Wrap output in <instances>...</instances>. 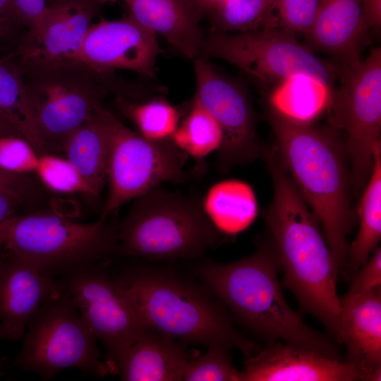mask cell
Listing matches in <instances>:
<instances>
[{
  "label": "cell",
  "instance_id": "6da1fadb",
  "mask_svg": "<svg viewBox=\"0 0 381 381\" xmlns=\"http://www.w3.org/2000/svg\"><path fill=\"white\" fill-rule=\"evenodd\" d=\"M274 194L264 212L283 285L301 310L318 318L341 343V301L337 291L340 270L321 225L283 165L276 148L264 151Z\"/></svg>",
  "mask_w": 381,
  "mask_h": 381
},
{
  "label": "cell",
  "instance_id": "7a4b0ae2",
  "mask_svg": "<svg viewBox=\"0 0 381 381\" xmlns=\"http://www.w3.org/2000/svg\"><path fill=\"white\" fill-rule=\"evenodd\" d=\"M281 271L270 241L242 259L195 266L194 272L229 310L231 318L270 344L282 341L339 360L331 339L310 327L286 302L278 278Z\"/></svg>",
  "mask_w": 381,
  "mask_h": 381
},
{
  "label": "cell",
  "instance_id": "3957f363",
  "mask_svg": "<svg viewBox=\"0 0 381 381\" xmlns=\"http://www.w3.org/2000/svg\"><path fill=\"white\" fill-rule=\"evenodd\" d=\"M279 158L302 197L318 218L334 260L344 274L354 224L352 189L344 140L335 128L300 123L270 108Z\"/></svg>",
  "mask_w": 381,
  "mask_h": 381
},
{
  "label": "cell",
  "instance_id": "277c9868",
  "mask_svg": "<svg viewBox=\"0 0 381 381\" xmlns=\"http://www.w3.org/2000/svg\"><path fill=\"white\" fill-rule=\"evenodd\" d=\"M114 278L152 332L185 344L237 349L246 358L262 348L234 327L226 308L205 285L155 267L132 268Z\"/></svg>",
  "mask_w": 381,
  "mask_h": 381
},
{
  "label": "cell",
  "instance_id": "5b68a950",
  "mask_svg": "<svg viewBox=\"0 0 381 381\" xmlns=\"http://www.w3.org/2000/svg\"><path fill=\"white\" fill-rule=\"evenodd\" d=\"M222 235L202 200L157 188L135 198L118 224L119 255L155 261L200 258Z\"/></svg>",
  "mask_w": 381,
  "mask_h": 381
},
{
  "label": "cell",
  "instance_id": "8992f818",
  "mask_svg": "<svg viewBox=\"0 0 381 381\" xmlns=\"http://www.w3.org/2000/svg\"><path fill=\"white\" fill-rule=\"evenodd\" d=\"M0 243L4 250L59 279L119 255L118 224L102 217L79 223L54 214H15L0 223Z\"/></svg>",
  "mask_w": 381,
  "mask_h": 381
},
{
  "label": "cell",
  "instance_id": "52a82bcc",
  "mask_svg": "<svg viewBox=\"0 0 381 381\" xmlns=\"http://www.w3.org/2000/svg\"><path fill=\"white\" fill-rule=\"evenodd\" d=\"M22 339V347L11 365L42 380H51L68 368L99 378L111 374L97 339L62 283L30 318Z\"/></svg>",
  "mask_w": 381,
  "mask_h": 381
},
{
  "label": "cell",
  "instance_id": "ba28073f",
  "mask_svg": "<svg viewBox=\"0 0 381 381\" xmlns=\"http://www.w3.org/2000/svg\"><path fill=\"white\" fill-rule=\"evenodd\" d=\"M335 66L340 86L332 90L327 111L332 128L346 134L351 187L358 197L370 176L375 149L381 144V49H374L364 60Z\"/></svg>",
  "mask_w": 381,
  "mask_h": 381
},
{
  "label": "cell",
  "instance_id": "9c48e42d",
  "mask_svg": "<svg viewBox=\"0 0 381 381\" xmlns=\"http://www.w3.org/2000/svg\"><path fill=\"white\" fill-rule=\"evenodd\" d=\"M33 106L46 147H60L85 122L111 89L110 73H97L75 62L17 65Z\"/></svg>",
  "mask_w": 381,
  "mask_h": 381
},
{
  "label": "cell",
  "instance_id": "30bf717a",
  "mask_svg": "<svg viewBox=\"0 0 381 381\" xmlns=\"http://www.w3.org/2000/svg\"><path fill=\"white\" fill-rule=\"evenodd\" d=\"M109 135L108 196L100 217H109L126 202L164 182L181 183L188 156L171 141L155 142L123 124L104 107Z\"/></svg>",
  "mask_w": 381,
  "mask_h": 381
},
{
  "label": "cell",
  "instance_id": "8fae6325",
  "mask_svg": "<svg viewBox=\"0 0 381 381\" xmlns=\"http://www.w3.org/2000/svg\"><path fill=\"white\" fill-rule=\"evenodd\" d=\"M295 35L277 28L214 32L204 38L200 56L226 61L264 83L277 84L291 75L306 74L331 85L337 76L335 64L317 56Z\"/></svg>",
  "mask_w": 381,
  "mask_h": 381
},
{
  "label": "cell",
  "instance_id": "7c38bea8",
  "mask_svg": "<svg viewBox=\"0 0 381 381\" xmlns=\"http://www.w3.org/2000/svg\"><path fill=\"white\" fill-rule=\"evenodd\" d=\"M95 265L60 278L89 330L104 348V361L111 374L131 344L148 329L105 268ZM150 330V329H149Z\"/></svg>",
  "mask_w": 381,
  "mask_h": 381
},
{
  "label": "cell",
  "instance_id": "4fadbf2b",
  "mask_svg": "<svg viewBox=\"0 0 381 381\" xmlns=\"http://www.w3.org/2000/svg\"><path fill=\"white\" fill-rule=\"evenodd\" d=\"M195 97L214 117L223 133L217 152L219 170L251 162L262 157L255 130V113L246 92L236 82L219 73L205 59H194Z\"/></svg>",
  "mask_w": 381,
  "mask_h": 381
},
{
  "label": "cell",
  "instance_id": "5bb4252c",
  "mask_svg": "<svg viewBox=\"0 0 381 381\" xmlns=\"http://www.w3.org/2000/svg\"><path fill=\"white\" fill-rule=\"evenodd\" d=\"M158 53L156 35L127 17L92 23L78 61L100 73L125 69L153 78Z\"/></svg>",
  "mask_w": 381,
  "mask_h": 381
},
{
  "label": "cell",
  "instance_id": "9a60e30c",
  "mask_svg": "<svg viewBox=\"0 0 381 381\" xmlns=\"http://www.w3.org/2000/svg\"><path fill=\"white\" fill-rule=\"evenodd\" d=\"M97 4L93 0H49L40 33L24 39L15 52L7 55L20 66L79 61Z\"/></svg>",
  "mask_w": 381,
  "mask_h": 381
},
{
  "label": "cell",
  "instance_id": "2e32d148",
  "mask_svg": "<svg viewBox=\"0 0 381 381\" xmlns=\"http://www.w3.org/2000/svg\"><path fill=\"white\" fill-rule=\"evenodd\" d=\"M240 381H355L361 372L347 361L277 341L246 358Z\"/></svg>",
  "mask_w": 381,
  "mask_h": 381
},
{
  "label": "cell",
  "instance_id": "e0dca14e",
  "mask_svg": "<svg viewBox=\"0 0 381 381\" xmlns=\"http://www.w3.org/2000/svg\"><path fill=\"white\" fill-rule=\"evenodd\" d=\"M6 251L0 255V325L8 340L16 341L23 338L30 318L61 282Z\"/></svg>",
  "mask_w": 381,
  "mask_h": 381
},
{
  "label": "cell",
  "instance_id": "ac0fdd59",
  "mask_svg": "<svg viewBox=\"0 0 381 381\" xmlns=\"http://www.w3.org/2000/svg\"><path fill=\"white\" fill-rule=\"evenodd\" d=\"M340 301V338L346 347V361L366 380L372 371L381 368V286Z\"/></svg>",
  "mask_w": 381,
  "mask_h": 381
},
{
  "label": "cell",
  "instance_id": "d6986e66",
  "mask_svg": "<svg viewBox=\"0 0 381 381\" xmlns=\"http://www.w3.org/2000/svg\"><path fill=\"white\" fill-rule=\"evenodd\" d=\"M128 16L154 35H161L181 55L195 59L204 40L202 14L190 0H126Z\"/></svg>",
  "mask_w": 381,
  "mask_h": 381
},
{
  "label": "cell",
  "instance_id": "ffe728a7",
  "mask_svg": "<svg viewBox=\"0 0 381 381\" xmlns=\"http://www.w3.org/2000/svg\"><path fill=\"white\" fill-rule=\"evenodd\" d=\"M368 30L361 0H322L305 37L310 49L331 55L337 64H348L361 60V45Z\"/></svg>",
  "mask_w": 381,
  "mask_h": 381
},
{
  "label": "cell",
  "instance_id": "44dd1931",
  "mask_svg": "<svg viewBox=\"0 0 381 381\" xmlns=\"http://www.w3.org/2000/svg\"><path fill=\"white\" fill-rule=\"evenodd\" d=\"M190 356L185 344L147 329L128 348L117 374L126 381H181Z\"/></svg>",
  "mask_w": 381,
  "mask_h": 381
},
{
  "label": "cell",
  "instance_id": "7402d4cb",
  "mask_svg": "<svg viewBox=\"0 0 381 381\" xmlns=\"http://www.w3.org/2000/svg\"><path fill=\"white\" fill-rule=\"evenodd\" d=\"M99 104L93 114L73 131L62 145L66 159L98 198L107 182L109 135Z\"/></svg>",
  "mask_w": 381,
  "mask_h": 381
},
{
  "label": "cell",
  "instance_id": "603a6c76",
  "mask_svg": "<svg viewBox=\"0 0 381 381\" xmlns=\"http://www.w3.org/2000/svg\"><path fill=\"white\" fill-rule=\"evenodd\" d=\"M330 85L306 74H296L276 84L269 97L270 109L290 121L313 123L328 109Z\"/></svg>",
  "mask_w": 381,
  "mask_h": 381
},
{
  "label": "cell",
  "instance_id": "cb8c5ba5",
  "mask_svg": "<svg viewBox=\"0 0 381 381\" xmlns=\"http://www.w3.org/2000/svg\"><path fill=\"white\" fill-rule=\"evenodd\" d=\"M202 203L207 217L222 234H236L246 229L258 213L253 189L237 179L212 186Z\"/></svg>",
  "mask_w": 381,
  "mask_h": 381
},
{
  "label": "cell",
  "instance_id": "d4e9b609",
  "mask_svg": "<svg viewBox=\"0 0 381 381\" xmlns=\"http://www.w3.org/2000/svg\"><path fill=\"white\" fill-rule=\"evenodd\" d=\"M374 155L373 167L357 210L359 229L349 247L345 277L367 261L381 238V144L375 147Z\"/></svg>",
  "mask_w": 381,
  "mask_h": 381
},
{
  "label": "cell",
  "instance_id": "484cf974",
  "mask_svg": "<svg viewBox=\"0 0 381 381\" xmlns=\"http://www.w3.org/2000/svg\"><path fill=\"white\" fill-rule=\"evenodd\" d=\"M0 114L40 155L46 149L37 128L35 110L16 63L0 55Z\"/></svg>",
  "mask_w": 381,
  "mask_h": 381
},
{
  "label": "cell",
  "instance_id": "4316f807",
  "mask_svg": "<svg viewBox=\"0 0 381 381\" xmlns=\"http://www.w3.org/2000/svg\"><path fill=\"white\" fill-rule=\"evenodd\" d=\"M171 141L195 161V172H202L205 159L222 144V130L214 117L194 97Z\"/></svg>",
  "mask_w": 381,
  "mask_h": 381
},
{
  "label": "cell",
  "instance_id": "83f0119b",
  "mask_svg": "<svg viewBox=\"0 0 381 381\" xmlns=\"http://www.w3.org/2000/svg\"><path fill=\"white\" fill-rule=\"evenodd\" d=\"M114 104L143 138L155 142L171 141L182 116L181 110L164 99L141 102L116 96Z\"/></svg>",
  "mask_w": 381,
  "mask_h": 381
},
{
  "label": "cell",
  "instance_id": "f1b7e54d",
  "mask_svg": "<svg viewBox=\"0 0 381 381\" xmlns=\"http://www.w3.org/2000/svg\"><path fill=\"white\" fill-rule=\"evenodd\" d=\"M272 0H228L211 13L214 32L233 33L260 29Z\"/></svg>",
  "mask_w": 381,
  "mask_h": 381
},
{
  "label": "cell",
  "instance_id": "f546056e",
  "mask_svg": "<svg viewBox=\"0 0 381 381\" xmlns=\"http://www.w3.org/2000/svg\"><path fill=\"white\" fill-rule=\"evenodd\" d=\"M322 0H272L260 29H283L306 35Z\"/></svg>",
  "mask_w": 381,
  "mask_h": 381
},
{
  "label": "cell",
  "instance_id": "4dcf8cb0",
  "mask_svg": "<svg viewBox=\"0 0 381 381\" xmlns=\"http://www.w3.org/2000/svg\"><path fill=\"white\" fill-rule=\"evenodd\" d=\"M35 172L42 182L54 192L80 193L95 198L83 177L66 158L48 154L40 155Z\"/></svg>",
  "mask_w": 381,
  "mask_h": 381
},
{
  "label": "cell",
  "instance_id": "1f68e13d",
  "mask_svg": "<svg viewBox=\"0 0 381 381\" xmlns=\"http://www.w3.org/2000/svg\"><path fill=\"white\" fill-rule=\"evenodd\" d=\"M229 351L221 347H210L205 353L191 355L183 380L240 381L241 371L233 365Z\"/></svg>",
  "mask_w": 381,
  "mask_h": 381
},
{
  "label": "cell",
  "instance_id": "d6a6232c",
  "mask_svg": "<svg viewBox=\"0 0 381 381\" xmlns=\"http://www.w3.org/2000/svg\"><path fill=\"white\" fill-rule=\"evenodd\" d=\"M40 155L32 145L20 136L0 138V167L20 174L35 171Z\"/></svg>",
  "mask_w": 381,
  "mask_h": 381
},
{
  "label": "cell",
  "instance_id": "836d02e7",
  "mask_svg": "<svg viewBox=\"0 0 381 381\" xmlns=\"http://www.w3.org/2000/svg\"><path fill=\"white\" fill-rule=\"evenodd\" d=\"M27 33L18 19L13 0H0V54L15 52Z\"/></svg>",
  "mask_w": 381,
  "mask_h": 381
},
{
  "label": "cell",
  "instance_id": "e575fe53",
  "mask_svg": "<svg viewBox=\"0 0 381 381\" xmlns=\"http://www.w3.org/2000/svg\"><path fill=\"white\" fill-rule=\"evenodd\" d=\"M346 294L350 298L367 293L381 286V248L377 246L370 258L353 274Z\"/></svg>",
  "mask_w": 381,
  "mask_h": 381
},
{
  "label": "cell",
  "instance_id": "d590c367",
  "mask_svg": "<svg viewBox=\"0 0 381 381\" xmlns=\"http://www.w3.org/2000/svg\"><path fill=\"white\" fill-rule=\"evenodd\" d=\"M13 1L16 15L27 30L24 39L35 37L40 33L44 22L47 0Z\"/></svg>",
  "mask_w": 381,
  "mask_h": 381
},
{
  "label": "cell",
  "instance_id": "8d00e7d4",
  "mask_svg": "<svg viewBox=\"0 0 381 381\" xmlns=\"http://www.w3.org/2000/svg\"><path fill=\"white\" fill-rule=\"evenodd\" d=\"M0 189L16 198L20 202L37 196L38 189L28 174H15L0 167Z\"/></svg>",
  "mask_w": 381,
  "mask_h": 381
},
{
  "label": "cell",
  "instance_id": "74e56055",
  "mask_svg": "<svg viewBox=\"0 0 381 381\" xmlns=\"http://www.w3.org/2000/svg\"><path fill=\"white\" fill-rule=\"evenodd\" d=\"M362 10L368 29L380 31L381 28V0H361Z\"/></svg>",
  "mask_w": 381,
  "mask_h": 381
},
{
  "label": "cell",
  "instance_id": "f35d334b",
  "mask_svg": "<svg viewBox=\"0 0 381 381\" xmlns=\"http://www.w3.org/2000/svg\"><path fill=\"white\" fill-rule=\"evenodd\" d=\"M20 203L13 195L0 189V223L15 215Z\"/></svg>",
  "mask_w": 381,
  "mask_h": 381
},
{
  "label": "cell",
  "instance_id": "ab89813d",
  "mask_svg": "<svg viewBox=\"0 0 381 381\" xmlns=\"http://www.w3.org/2000/svg\"><path fill=\"white\" fill-rule=\"evenodd\" d=\"M9 135L22 137L15 127L0 114V138Z\"/></svg>",
  "mask_w": 381,
  "mask_h": 381
},
{
  "label": "cell",
  "instance_id": "60d3db41",
  "mask_svg": "<svg viewBox=\"0 0 381 381\" xmlns=\"http://www.w3.org/2000/svg\"><path fill=\"white\" fill-rule=\"evenodd\" d=\"M198 11L204 15L210 12V5L209 0H190Z\"/></svg>",
  "mask_w": 381,
  "mask_h": 381
},
{
  "label": "cell",
  "instance_id": "b9f144b4",
  "mask_svg": "<svg viewBox=\"0 0 381 381\" xmlns=\"http://www.w3.org/2000/svg\"><path fill=\"white\" fill-rule=\"evenodd\" d=\"M8 360L9 358L8 356H0V377L4 375V367Z\"/></svg>",
  "mask_w": 381,
  "mask_h": 381
},
{
  "label": "cell",
  "instance_id": "7bdbcfd3",
  "mask_svg": "<svg viewBox=\"0 0 381 381\" xmlns=\"http://www.w3.org/2000/svg\"><path fill=\"white\" fill-rule=\"evenodd\" d=\"M226 1L228 0H209L210 5V13Z\"/></svg>",
  "mask_w": 381,
  "mask_h": 381
},
{
  "label": "cell",
  "instance_id": "ee69618b",
  "mask_svg": "<svg viewBox=\"0 0 381 381\" xmlns=\"http://www.w3.org/2000/svg\"><path fill=\"white\" fill-rule=\"evenodd\" d=\"M0 339H7L6 332H4L2 327L0 325Z\"/></svg>",
  "mask_w": 381,
  "mask_h": 381
},
{
  "label": "cell",
  "instance_id": "f6af8a7d",
  "mask_svg": "<svg viewBox=\"0 0 381 381\" xmlns=\"http://www.w3.org/2000/svg\"><path fill=\"white\" fill-rule=\"evenodd\" d=\"M97 3L99 2H107V1H115L116 0H93Z\"/></svg>",
  "mask_w": 381,
  "mask_h": 381
},
{
  "label": "cell",
  "instance_id": "bcb514c9",
  "mask_svg": "<svg viewBox=\"0 0 381 381\" xmlns=\"http://www.w3.org/2000/svg\"><path fill=\"white\" fill-rule=\"evenodd\" d=\"M3 251H4V247L1 245V243H0V255L2 253Z\"/></svg>",
  "mask_w": 381,
  "mask_h": 381
}]
</instances>
